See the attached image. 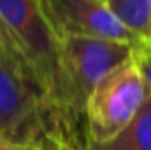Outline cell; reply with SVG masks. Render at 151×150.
<instances>
[{
    "label": "cell",
    "instance_id": "6da1fadb",
    "mask_svg": "<svg viewBox=\"0 0 151 150\" xmlns=\"http://www.w3.org/2000/svg\"><path fill=\"white\" fill-rule=\"evenodd\" d=\"M132 48L107 39H60L55 111L72 131L84 136V106L91 90L104 76L132 58Z\"/></svg>",
    "mask_w": 151,
    "mask_h": 150
},
{
    "label": "cell",
    "instance_id": "7a4b0ae2",
    "mask_svg": "<svg viewBox=\"0 0 151 150\" xmlns=\"http://www.w3.org/2000/svg\"><path fill=\"white\" fill-rule=\"evenodd\" d=\"M62 131V118L37 83L0 57V138L35 147L44 136L55 138Z\"/></svg>",
    "mask_w": 151,
    "mask_h": 150
},
{
    "label": "cell",
    "instance_id": "3957f363",
    "mask_svg": "<svg viewBox=\"0 0 151 150\" xmlns=\"http://www.w3.org/2000/svg\"><path fill=\"white\" fill-rule=\"evenodd\" d=\"M0 16L28 71L55 108L60 39L49 27L39 0H0Z\"/></svg>",
    "mask_w": 151,
    "mask_h": 150
},
{
    "label": "cell",
    "instance_id": "277c9868",
    "mask_svg": "<svg viewBox=\"0 0 151 150\" xmlns=\"http://www.w3.org/2000/svg\"><path fill=\"white\" fill-rule=\"evenodd\" d=\"M146 88L134 60L104 76L91 90L84 106L86 143H106L116 138L139 113Z\"/></svg>",
    "mask_w": 151,
    "mask_h": 150
},
{
    "label": "cell",
    "instance_id": "5b68a950",
    "mask_svg": "<svg viewBox=\"0 0 151 150\" xmlns=\"http://www.w3.org/2000/svg\"><path fill=\"white\" fill-rule=\"evenodd\" d=\"M58 39L93 37L137 46L141 41L127 30L102 0H39Z\"/></svg>",
    "mask_w": 151,
    "mask_h": 150
},
{
    "label": "cell",
    "instance_id": "8992f818",
    "mask_svg": "<svg viewBox=\"0 0 151 150\" xmlns=\"http://www.w3.org/2000/svg\"><path fill=\"white\" fill-rule=\"evenodd\" d=\"M84 150H151V99L146 101L134 120L106 143H86Z\"/></svg>",
    "mask_w": 151,
    "mask_h": 150
},
{
    "label": "cell",
    "instance_id": "52a82bcc",
    "mask_svg": "<svg viewBox=\"0 0 151 150\" xmlns=\"http://www.w3.org/2000/svg\"><path fill=\"white\" fill-rule=\"evenodd\" d=\"M107 9L141 42H146L151 28V0H107Z\"/></svg>",
    "mask_w": 151,
    "mask_h": 150
},
{
    "label": "cell",
    "instance_id": "ba28073f",
    "mask_svg": "<svg viewBox=\"0 0 151 150\" xmlns=\"http://www.w3.org/2000/svg\"><path fill=\"white\" fill-rule=\"evenodd\" d=\"M0 57H2L4 60L11 62L12 66L19 67L21 71H25L27 74L34 79V76L28 71V67H27V64H25V60H23L19 50H18V46L14 44V41L11 37V34H9V30H7V27H5L2 16H0ZM34 81H35V79H34ZM35 83H37V81H35ZM39 88H40V87H39ZM47 103H49V101H47Z\"/></svg>",
    "mask_w": 151,
    "mask_h": 150
},
{
    "label": "cell",
    "instance_id": "9c48e42d",
    "mask_svg": "<svg viewBox=\"0 0 151 150\" xmlns=\"http://www.w3.org/2000/svg\"><path fill=\"white\" fill-rule=\"evenodd\" d=\"M132 60L141 73L144 88H146V95L151 99V44L139 42L137 46H134L132 48Z\"/></svg>",
    "mask_w": 151,
    "mask_h": 150
},
{
    "label": "cell",
    "instance_id": "30bf717a",
    "mask_svg": "<svg viewBox=\"0 0 151 150\" xmlns=\"http://www.w3.org/2000/svg\"><path fill=\"white\" fill-rule=\"evenodd\" d=\"M86 145H74V143H65V141H58L53 138L44 136L37 145L35 150H84Z\"/></svg>",
    "mask_w": 151,
    "mask_h": 150
},
{
    "label": "cell",
    "instance_id": "8fae6325",
    "mask_svg": "<svg viewBox=\"0 0 151 150\" xmlns=\"http://www.w3.org/2000/svg\"><path fill=\"white\" fill-rule=\"evenodd\" d=\"M0 150H35V147L34 145H21V143H14V141L0 138Z\"/></svg>",
    "mask_w": 151,
    "mask_h": 150
},
{
    "label": "cell",
    "instance_id": "7c38bea8",
    "mask_svg": "<svg viewBox=\"0 0 151 150\" xmlns=\"http://www.w3.org/2000/svg\"><path fill=\"white\" fill-rule=\"evenodd\" d=\"M148 44H151V28H150V37H148V41H146Z\"/></svg>",
    "mask_w": 151,
    "mask_h": 150
},
{
    "label": "cell",
    "instance_id": "4fadbf2b",
    "mask_svg": "<svg viewBox=\"0 0 151 150\" xmlns=\"http://www.w3.org/2000/svg\"><path fill=\"white\" fill-rule=\"evenodd\" d=\"M102 2H104V4H106V2H107V0H102Z\"/></svg>",
    "mask_w": 151,
    "mask_h": 150
}]
</instances>
